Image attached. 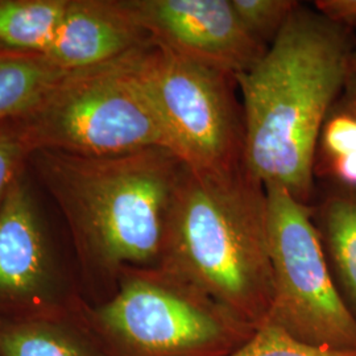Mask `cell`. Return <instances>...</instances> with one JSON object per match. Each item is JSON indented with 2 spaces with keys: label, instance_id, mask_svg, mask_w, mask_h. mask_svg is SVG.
<instances>
[{
  "label": "cell",
  "instance_id": "obj_1",
  "mask_svg": "<svg viewBox=\"0 0 356 356\" xmlns=\"http://www.w3.org/2000/svg\"><path fill=\"white\" fill-rule=\"evenodd\" d=\"M354 45L350 31L300 4L261 58L236 76L243 161L264 186L309 204L321 131L350 81Z\"/></svg>",
  "mask_w": 356,
  "mask_h": 356
},
{
  "label": "cell",
  "instance_id": "obj_2",
  "mask_svg": "<svg viewBox=\"0 0 356 356\" xmlns=\"http://www.w3.org/2000/svg\"><path fill=\"white\" fill-rule=\"evenodd\" d=\"M40 184L61 210L82 279L114 282L157 267L184 161L163 148L106 157L51 149L31 154Z\"/></svg>",
  "mask_w": 356,
  "mask_h": 356
},
{
  "label": "cell",
  "instance_id": "obj_3",
  "mask_svg": "<svg viewBox=\"0 0 356 356\" xmlns=\"http://www.w3.org/2000/svg\"><path fill=\"white\" fill-rule=\"evenodd\" d=\"M157 268L256 327L273 300L264 185L244 161L226 169L185 166Z\"/></svg>",
  "mask_w": 356,
  "mask_h": 356
},
{
  "label": "cell",
  "instance_id": "obj_4",
  "mask_svg": "<svg viewBox=\"0 0 356 356\" xmlns=\"http://www.w3.org/2000/svg\"><path fill=\"white\" fill-rule=\"evenodd\" d=\"M86 314L110 356H229L254 335L244 321L161 268L127 269Z\"/></svg>",
  "mask_w": 356,
  "mask_h": 356
},
{
  "label": "cell",
  "instance_id": "obj_5",
  "mask_svg": "<svg viewBox=\"0 0 356 356\" xmlns=\"http://www.w3.org/2000/svg\"><path fill=\"white\" fill-rule=\"evenodd\" d=\"M144 48L113 63L73 72L31 113L19 118L35 151L89 157L149 148L175 153L136 74Z\"/></svg>",
  "mask_w": 356,
  "mask_h": 356
},
{
  "label": "cell",
  "instance_id": "obj_6",
  "mask_svg": "<svg viewBox=\"0 0 356 356\" xmlns=\"http://www.w3.org/2000/svg\"><path fill=\"white\" fill-rule=\"evenodd\" d=\"M273 300L267 321L306 343L356 351V318L331 276L314 209L266 185Z\"/></svg>",
  "mask_w": 356,
  "mask_h": 356
},
{
  "label": "cell",
  "instance_id": "obj_7",
  "mask_svg": "<svg viewBox=\"0 0 356 356\" xmlns=\"http://www.w3.org/2000/svg\"><path fill=\"white\" fill-rule=\"evenodd\" d=\"M136 74L185 165L226 169L243 163L244 122L235 78L153 40L138 56Z\"/></svg>",
  "mask_w": 356,
  "mask_h": 356
},
{
  "label": "cell",
  "instance_id": "obj_8",
  "mask_svg": "<svg viewBox=\"0 0 356 356\" xmlns=\"http://www.w3.org/2000/svg\"><path fill=\"white\" fill-rule=\"evenodd\" d=\"M24 172L0 204L1 318L53 313L83 302L60 263Z\"/></svg>",
  "mask_w": 356,
  "mask_h": 356
},
{
  "label": "cell",
  "instance_id": "obj_9",
  "mask_svg": "<svg viewBox=\"0 0 356 356\" xmlns=\"http://www.w3.org/2000/svg\"><path fill=\"white\" fill-rule=\"evenodd\" d=\"M127 1L154 42L235 79L267 51L243 26L231 0Z\"/></svg>",
  "mask_w": 356,
  "mask_h": 356
},
{
  "label": "cell",
  "instance_id": "obj_10",
  "mask_svg": "<svg viewBox=\"0 0 356 356\" xmlns=\"http://www.w3.org/2000/svg\"><path fill=\"white\" fill-rule=\"evenodd\" d=\"M151 41L127 0H69L45 57L76 72L123 58Z\"/></svg>",
  "mask_w": 356,
  "mask_h": 356
},
{
  "label": "cell",
  "instance_id": "obj_11",
  "mask_svg": "<svg viewBox=\"0 0 356 356\" xmlns=\"http://www.w3.org/2000/svg\"><path fill=\"white\" fill-rule=\"evenodd\" d=\"M88 302L53 313L0 317V356H110L90 325Z\"/></svg>",
  "mask_w": 356,
  "mask_h": 356
},
{
  "label": "cell",
  "instance_id": "obj_12",
  "mask_svg": "<svg viewBox=\"0 0 356 356\" xmlns=\"http://www.w3.org/2000/svg\"><path fill=\"white\" fill-rule=\"evenodd\" d=\"M313 209L331 276L356 318V191L332 186Z\"/></svg>",
  "mask_w": 356,
  "mask_h": 356
},
{
  "label": "cell",
  "instance_id": "obj_13",
  "mask_svg": "<svg viewBox=\"0 0 356 356\" xmlns=\"http://www.w3.org/2000/svg\"><path fill=\"white\" fill-rule=\"evenodd\" d=\"M72 73L45 56L0 51V123L31 113Z\"/></svg>",
  "mask_w": 356,
  "mask_h": 356
},
{
  "label": "cell",
  "instance_id": "obj_14",
  "mask_svg": "<svg viewBox=\"0 0 356 356\" xmlns=\"http://www.w3.org/2000/svg\"><path fill=\"white\" fill-rule=\"evenodd\" d=\"M69 0H0V51L45 56Z\"/></svg>",
  "mask_w": 356,
  "mask_h": 356
},
{
  "label": "cell",
  "instance_id": "obj_15",
  "mask_svg": "<svg viewBox=\"0 0 356 356\" xmlns=\"http://www.w3.org/2000/svg\"><path fill=\"white\" fill-rule=\"evenodd\" d=\"M229 356H356V351L306 343L279 325L266 321L254 335Z\"/></svg>",
  "mask_w": 356,
  "mask_h": 356
},
{
  "label": "cell",
  "instance_id": "obj_16",
  "mask_svg": "<svg viewBox=\"0 0 356 356\" xmlns=\"http://www.w3.org/2000/svg\"><path fill=\"white\" fill-rule=\"evenodd\" d=\"M247 32L268 47L301 4L293 0H231Z\"/></svg>",
  "mask_w": 356,
  "mask_h": 356
},
{
  "label": "cell",
  "instance_id": "obj_17",
  "mask_svg": "<svg viewBox=\"0 0 356 356\" xmlns=\"http://www.w3.org/2000/svg\"><path fill=\"white\" fill-rule=\"evenodd\" d=\"M35 148L19 119L0 123V204L28 164Z\"/></svg>",
  "mask_w": 356,
  "mask_h": 356
},
{
  "label": "cell",
  "instance_id": "obj_18",
  "mask_svg": "<svg viewBox=\"0 0 356 356\" xmlns=\"http://www.w3.org/2000/svg\"><path fill=\"white\" fill-rule=\"evenodd\" d=\"M356 154V115L334 106L319 136L316 169Z\"/></svg>",
  "mask_w": 356,
  "mask_h": 356
},
{
  "label": "cell",
  "instance_id": "obj_19",
  "mask_svg": "<svg viewBox=\"0 0 356 356\" xmlns=\"http://www.w3.org/2000/svg\"><path fill=\"white\" fill-rule=\"evenodd\" d=\"M314 10L350 32L356 29V0H317Z\"/></svg>",
  "mask_w": 356,
  "mask_h": 356
},
{
  "label": "cell",
  "instance_id": "obj_20",
  "mask_svg": "<svg viewBox=\"0 0 356 356\" xmlns=\"http://www.w3.org/2000/svg\"><path fill=\"white\" fill-rule=\"evenodd\" d=\"M335 106L344 111L356 115V85L347 83V88Z\"/></svg>",
  "mask_w": 356,
  "mask_h": 356
},
{
  "label": "cell",
  "instance_id": "obj_21",
  "mask_svg": "<svg viewBox=\"0 0 356 356\" xmlns=\"http://www.w3.org/2000/svg\"><path fill=\"white\" fill-rule=\"evenodd\" d=\"M348 83H354L356 85V38L354 49L351 53V60H350V81Z\"/></svg>",
  "mask_w": 356,
  "mask_h": 356
}]
</instances>
